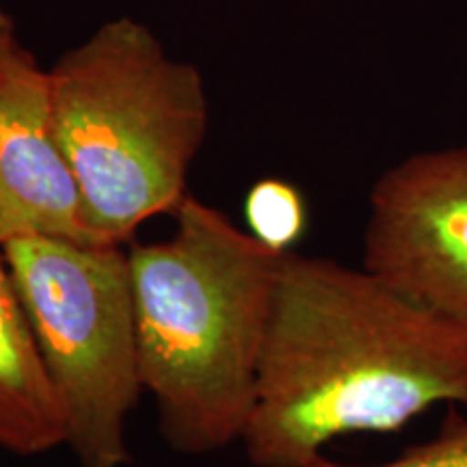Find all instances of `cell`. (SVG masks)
Wrapping results in <instances>:
<instances>
[{"label": "cell", "instance_id": "obj_1", "mask_svg": "<svg viewBox=\"0 0 467 467\" xmlns=\"http://www.w3.org/2000/svg\"><path fill=\"white\" fill-rule=\"evenodd\" d=\"M467 407V331L377 273L288 251L279 265L243 446L255 467H307L337 437L396 433Z\"/></svg>", "mask_w": 467, "mask_h": 467}, {"label": "cell", "instance_id": "obj_2", "mask_svg": "<svg viewBox=\"0 0 467 467\" xmlns=\"http://www.w3.org/2000/svg\"><path fill=\"white\" fill-rule=\"evenodd\" d=\"M165 241L128 247L145 392L171 451L203 457L241 441L282 255L191 192Z\"/></svg>", "mask_w": 467, "mask_h": 467}, {"label": "cell", "instance_id": "obj_3", "mask_svg": "<svg viewBox=\"0 0 467 467\" xmlns=\"http://www.w3.org/2000/svg\"><path fill=\"white\" fill-rule=\"evenodd\" d=\"M48 89L52 126L98 241L126 244L150 219L180 208L210 126L200 67L121 16L57 58Z\"/></svg>", "mask_w": 467, "mask_h": 467}, {"label": "cell", "instance_id": "obj_4", "mask_svg": "<svg viewBox=\"0 0 467 467\" xmlns=\"http://www.w3.org/2000/svg\"><path fill=\"white\" fill-rule=\"evenodd\" d=\"M3 247L80 467H126L145 392L124 244L28 236Z\"/></svg>", "mask_w": 467, "mask_h": 467}, {"label": "cell", "instance_id": "obj_5", "mask_svg": "<svg viewBox=\"0 0 467 467\" xmlns=\"http://www.w3.org/2000/svg\"><path fill=\"white\" fill-rule=\"evenodd\" d=\"M364 266L467 331V148L411 156L377 180Z\"/></svg>", "mask_w": 467, "mask_h": 467}, {"label": "cell", "instance_id": "obj_6", "mask_svg": "<svg viewBox=\"0 0 467 467\" xmlns=\"http://www.w3.org/2000/svg\"><path fill=\"white\" fill-rule=\"evenodd\" d=\"M28 236L100 243L52 126L48 69L20 46L0 69V244Z\"/></svg>", "mask_w": 467, "mask_h": 467}, {"label": "cell", "instance_id": "obj_7", "mask_svg": "<svg viewBox=\"0 0 467 467\" xmlns=\"http://www.w3.org/2000/svg\"><path fill=\"white\" fill-rule=\"evenodd\" d=\"M66 446V422L0 247V448L37 457Z\"/></svg>", "mask_w": 467, "mask_h": 467}, {"label": "cell", "instance_id": "obj_8", "mask_svg": "<svg viewBox=\"0 0 467 467\" xmlns=\"http://www.w3.org/2000/svg\"><path fill=\"white\" fill-rule=\"evenodd\" d=\"M244 230L265 247L296 251L309 227V206L296 184L284 178H262L249 186L243 202Z\"/></svg>", "mask_w": 467, "mask_h": 467}, {"label": "cell", "instance_id": "obj_9", "mask_svg": "<svg viewBox=\"0 0 467 467\" xmlns=\"http://www.w3.org/2000/svg\"><path fill=\"white\" fill-rule=\"evenodd\" d=\"M307 467H467V416L452 411L440 435L420 446L409 448L389 463L381 465H344L320 454Z\"/></svg>", "mask_w": 467, "mask_h": 467}, {"label": "cell", "instance_id": "obj_10", "mask_svg": "<svg viewBox=\"0 0 467 467\" xmlns=\"http://www.w3.org/2000/svg\"><path fill=\"white\" fill-rule=\"evenodd\" d=\"M20 37H17V26L14 16L9 14V9L5 7V3L0 0V69L9 63V58L16 55L20 48Z\"/></svg>", "mask_w": 467, "mask_h": 467}]
</instances>
